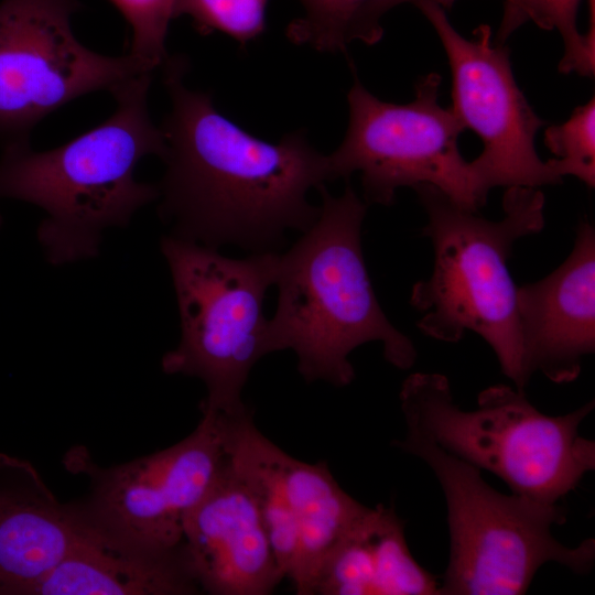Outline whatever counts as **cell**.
<instances>
[{
    "label": "cell",
    "instance_id": "1",
    "mask_svg": "<svg viewBox=\"0 0 595 595\" xmlns=\"http://www.w3.org/2000/svg\"><path fill=\"white\" fill-rule=\"evenodd\" d=\"M161 68L171 108L160 127L165 170L156 185L170 235L213 249L280 252L288 231L304 232L320 214L307 194L332 182L327 154L305 129L277 142L244 130L210 94L185 85L183 55H169Z\"/></svg>",
    "mask_w": 595,
    "mask_h": 595
},
{
    "label": "cell",
    "instance_id": "6",
    "mask_svg": "<svg viewBox=\"0 0 595 595\" xmlns=\"http://www.w3.org/2000/svg\"><path fill=\"white\" fill-rule=\"evenodd\" d=\"M399 397L402 412L413 414L441 447L526 499L558 505L595 468V442L578 432L594 400L551 416L523 391L496 385L478 394L476 410L464 411L448 379L435 372L411 374Z\"/></svg>",
    "mask_w": 595,
    "mask_h": 595
},
{
    "label": "cell",
    "instance_id": "17",
    "mask_svg": "<svg viewBox=\"0 0 595 595\" xmlns=\"http://www.w3.org/2000/svg\"><path fill=\"white\" fill-rule=\"evenodd\" d=\"M279 462L298 527L290 581L299 595H313L326 561L368 507L339 486L325 463L310 464L283 450Z\"/></svg>",
    "mask_w": 595,
    "mask_h": 595
},
{
    "label": "cell",
    "instance_id": "15",
    "mask_svg": "<svg viewBox=\"0 0 595 595\" xmlns=\"http://www.w3.org/2000/svg\"><path fill=\"white\" fill-rule=\"evenodd\" d=\"M440 584L413 558L393 508L366 512L323 566L314 594L435 595Z\"/></svg>",
    "mask_w": 595,
    "mask_h": 595
},
{
    "label": "cell",
    "instance_id": "23",
    "mask_svg": "<svg viewBox=\"0 0 595 595\" xmlns=\"http://www.w3.org/2000/svg\"><path fill=\"white\" fill-rule=\"evenodd\" d=\"M122 14L131 32L128 54L152 69L170 55L166 50L169 25L175 19L178 0H109Z\"/></svg>",
    "mask_w": 595,
    "mask_h": 595
},
{
    "label": "cell",
    "instance_id": "12",
    "mask_svg": "<svg viewBox=\"0 0 595 595\" xmlns=\"http://www.w3.org/2000/svg\"><path fill=\"white\" fill-rule=\"evenodd\" d=\"M183 547L199 588L213 595H267L284 578L255 497L228 452L184 520Z\"/></svg>",
    "mask_w": 595,
    "mask_h": 595
},
{
    "label": "cell",
    "instance_id": "25",
    "mask_svg": "<svg viewBox=\"0 0 595 595\" xmlns=\"http://www.w3.org/2000/svg\"><path fill=\"white\" fill-rule=\"evenodd\" d=\"M1 223H2V218H1V216H0V226H1Z\"/></svg>",
    "mask_w": 595,
    "mask_h": 595
},
{
    "label": "cell",
    "instance_id": "16",
    "mask_svg": "<svg viewBox=\"0 0 595 595\" xmlns=\"http://www.w3.org/2000/svg\"><path fill=\"white\" fill-rule=\"evenodd\" d=\"M100 530L86 511L0 490V594H22Z\"/></svg>",
    "mask_w": 595,
    "mask_h": 595
},
{
    "label": "cell",
    "instance_id": "22",
    "mask_svg": "<svg viewBox=\"0 0 595 595\" xmlns=\"http://www.w3.org/2000/svg\"><path fill=\"white\" fill-rule=\"evenodd\" d=\"M545 147L556 156L564 176L595 186V99L576 107L570 118L544 130Z\"/></svg>",
    "mask_w": 595,
    "mask_h": 595
},
{
    "label": "cell",
    "instance_id": "9",
    "mask_svg": "<svg viewBox=\"0 0 595 595\" xmlns=\"http://www.w3.org/2000/svg\"><path fill=\"white\" fill-rule=\"evenodd\" d=\"M79 0L0 1V141L30 142L52 112L96 91H113L151 67L85 46L72 28Z\"/></svg>",
    "mask_w": 595,
    "mask_h": 595
},
{
    "label": "cell",
    "instance_id": "20",
    "mask_svg": "<svg viewBox=\"0 0 595 595\" xmlns=\"http://www.w3.org/2000/svg\"><path fill=\"white\" fill-rule=\"evenodd\" d=\"M580 0H504V11L495 42L505 41L521 25L533 22L547 31H558L564 54L559 72L593 77L595 73V28L582 34L576 15Z\"/></svg>",
    "mask_w": 595,
    "mask_h": 595
},
{
    "label": "cell",
    "instance_id": "14",
    "mask_svg": "<svg viewBox=\"0 0 595 595\" xmlns=\"http://www.w3.org/2000/svg\"><path fill=\"white\" fill-rule=\"evenodd\" d=\"M199 589L183 544L152 553L128 547L100 528L24 595H184Z\"/></svg>",
    "mask_w": 595,
    "mask_h": 595
},
{
    "label": "cell",
    "instance_id": "21",
    "mask_svg": "<svg viewBox=\"0 0 595 595\" xmlns=\"http://www.w3.org/2000/svg\"><path fill=\"white\" fill-rule=\"evenodd\" d=\"M268 0H178L175 18L188 17L202 34L221 32L241 46L266 31Z\"/></svg>",
    "mask_w": 595,
    "mask_h": 595
},
{
    "label": "cell",
    "instance_id": "11",
    "mask_svg": "<svg viewBox=\"0 0 595 595\" xmlns=\"http://www.w3.org/2000/svg\"><path fill=\"white\" fill-rule=\"evenodd\" d=\"M227 458L223 420L203 413L197 428L171 447L129 463L100 468L75 448L66 465L93 485L87 515L117 541L147 552L183 544L186 516L204 498Z\"/></svg>",
    "mask_w": 595,
    "mask_h": 595
},
{
    "label": "cell",
    "instance_id": "18",
    "mask_svg": "<svg viewBox=\"0 0 595 595\" xmlns=\"http://www.w3.org/2000/svg\"><path fill=\"white\" fill-rule=\"evenodd\" d=\"M227 452L247 482L258 507L269 543L284 578L296 562L298 527L282 478L281 448L255 425L250 411L221 416Z\"/></svg>",
    "mask_w": 595,
    "mask_h": 595
},
{
    "label": "cell",
    "instance_id": "2",
    "mask_svg": "<svg viewBox=\"0 0 595 595\" xmlns=\"http://www.w3.org/2000/svg\"><path fill=\"white\" fill-rule=\"evenodd\" d=\"M152 76L142 73L117 87L110 93L115 111L62 145L45 151L30 142L2 145L0 198L43 209L36 237L48 263L94 258L106 229L128 226L141 207L158 201V185L134 176L143 158L165 152L148 108Z\"/></svg>",
    "mask_w": 595,
    "mask_h": 595
},
{
    "label": "cell",
    "instance_id": "7",
    "mask_svg": "<svg viewBox=\"0 0 595 595\" xmlns=\"http://www.w3.org/2000/svg\"><path fill=\"white\" fill-rule=\"evenodd\" d=\"M160 246L181 326L178 345L162 358L163 371L204 382L202 413H246L242 389L257 361L270 354L263 301L274 285L280 252L236 259L172 235Z\"/></svg>",
    "mask_w": 595,
    "mask_h": 595
},
{
    "label": "cell",
    "instance_id": "8",
    "mask_svg": "<svg viewBox=\"0 0 595 595\" xmlns=\"http://www.w3.org/2000/svg\"><path fill=\"white\" fill-rule=\"evenodd\" d=\"M441 82L437 73L422 76L410 102L393 104L372 95L354 69L348 127L327 154L332 182L359 173L367 205L390 206L400 187L430 184L470 209L484 206L487 197L458 148L465 128L439 102Z\"/></svg>",
    "mask_w": 595,
    "mask_h": 595
},
{
    "label": "cell",
    "instance_id": "10",
    "mask_svg": "<svg viewBox=\"0 0 595 595\" xmlns=\"http://www.w3.org/2000/svg\"><path fill=\"white\" fill-rule=\"evenodd\" d=\"M435 30L452 74L453 111L465 129L483 142L470 166L480 192L494 187L539 188L560 184L556 159L542 161L534 147L537 132L547 125L518 87L509 48L493 40L491 28L480 24L466 39L450 22L445 10L431 1L414 3Z\"/></svg>",
    "mask_w": 595,
    "mask_h": 595
},
{
    "label": "cell",
    "instance_id": "4",
    "mask_svg": "<svg viewBox=\"0 0 595 595\" xmlns=\"http://www.w3.org/2000/svg\"><path fill=\"white\" fill-rule=\"evenodd\" d=\"M428 215L422 232L433 246L429 279L416 282L411 304L421 314L416 326L446 343L466 331L491 347L501 371L523 391V365L517 313V286L508 259L517 240L544 227V195L539 188L507 187L502 217L490 220L430 184L413 187Z\"/></svg>",
    "mask_w": 595,
    "mask_h": 595
},
{
    "label": "cell",
    "instance_id": "5",
    "mask_svg": "<svg viewBox=\"0 0 595 595\" xmlns=\"http://www.w3.org/2000/svg\"><path fill=\"white\" fill-rule=\"evenodd\" d=\"M402 413L405 434L393 445L428 464L446 500L450 559L439 594L521 595L551 562L591 572L595 539L571 548L552 534L553 526L565 522L562 506L501 494L479 468L441 447L413 414Z\"/></svg>",
    "mask_w": 595,
    "mask_h": 595
},
{
    "label": "cell",
    "instance_id": "13",
    "mask_svg": "<svg viewBox=\"0 0 595 595\" xmlns=\"http://www.w3.org/2000/svg\"><path fill=\"white\" fill-rule=\"evenodd\" d=\"M517 313L528 377L575 380L595 350V230L581 221L572 252L548 277L517 286Z\"/></svg>",
    "mask_w": 595,
    "mask_h": 595
},
{
    "label": "cell",
    "instance_id": "19",
    "mask_svg": "<svg viewBox=\"0 0 595 595\" xmlns=\"http://www.w3.org/2000/svg\"><path fill=\"white\" fill-rule=\"evenodd\" d=\"M302 14L285 34L296 45L322 53L346 52L354 41L372 45L383 34L382 15L388 0H298Z\"/></svg>",
    "mask_w": 595,
    "mask_h": 595
},
{
    "label": "cell",
    "instance_id": "3",
    "mask_svg": "<svg viewBox=\"0 0 595 595\" xmlns=\"http://www.w3.org/2000/svg\"><path fill=\"white\" fill-rule=\"evenodd\" d=\"M320 214L285 253L279 255L277 310L269 320L270 353L291 349L307 382L348 386L355 378L350 353L380 342L385 359L405 370L416 360L412 340L383 313L361 249L367 210L350 185L333 196L322 186Z\"/></svg>",
    "mask_w": 595,
    "mask_h": 595
},
{
    "label": "cell",
    "instance_id": "24",
    "mask_svg": "<svg viewBox=\"0 0 595 595\" xmlns=\"http://www.w3.org/2000/svg\"><path fill=\"white\" fill-rule=\"evenodd\" d=\"M419 1L434 2V3L439 4V6H441L444 10L450 9L455 2V0H388L387 9L389 11L393 7H397V6L401 4V3H408V2L416 3Z\"/></svg>",
    "mask_w": 595,
    "mask_h": 595
}]
</instances>
